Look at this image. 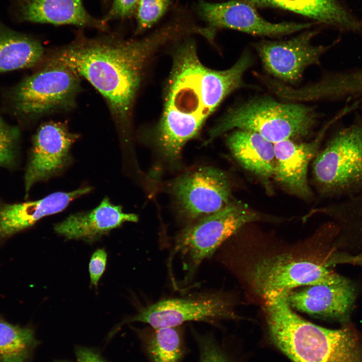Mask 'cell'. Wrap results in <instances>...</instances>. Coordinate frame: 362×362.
<instances>
[{
  "label": "cell",
  "mask_w": 362,
  "mask_h": 362,
  "mask_svg": "<svg viewBox=\"0 0 362 362\" xmlns=\"http://www.w3.org/2000/svg\"><path fill=\"white\" fill-rule=\"evenodd\" d=\"M189 33L187 22L176 15L140 39L125 40L113 35L80 37L54 52L46 64L64 66L89 82L105 99L127 141L134 102L148 63L162 46Z\"/></svg>",
  "instance_id": "6da1fadb"
},
{
  "label": "cell",
  "mask_w": 362,
  "mask_h": 362,
  "mask_svg": "<svg viewBox=\"0 0 362 362\" xmlns=\"http://www.w3.org/2000/svg\"><path fill=\"white\" fill-rule=\"evenodd\" d=\"M172 64L157 128L169 138L186 143L199 134L218 105L209 89L206 66L199 59L193 41L179 46Z\"/></svg>",
  "instance_id": "7a4b0ae2"
},
{
  "label": "cell",
  "mask_w": 362,
  "mask_h": 362,
  "mask_svg": "<svg viewBox=\"0 0 362 362\" xmlns=\"http://www.w3.org/2000/svg\"><path fill=\"white\" fill-rule=\"evenodd\" d=\"M318 118L313 107L302 103L255 97L230 109L211 129L209 140L237 129L258 133L275 144L307 136Z\"/></svg>",
  "instance_id": "3957f363"
},
{
  "label": "cell",
  "mask_w": 362,
  "mask_h": 362,
  "mask_svg": "<svg viewBox=\"0 0 362 362\" xmlns=\"http://www.w3.org/2000/svg\"><path fill=\"white\" fill-rule=\"evenodd\" d=\"M313 169L324 194L347 198L362 192V119L334 134L315 156Z\"/></svg>",
  "instance_id": "277c9868"
},
{
  "label": "cell",
  "mask_w": 362,
  "mask_h": 362,
  "mask_svg": "<svg viewBox=\"0 0 362 362\" xmlns=\"http://www.w3.org/2000/svg\"><path fill=\"white\" fill-rule=\"evenodd\" d=\"M259 217L245 206L230 203L187 225L175 237L172 249L183 259L186 279H191L203 261L211 257L240 228Z\"/></svg>",
  "instance_id": "5b68a950"
},
{
  "label": "cell",
  "mask_w": 362,
  "mask_h": 362,
  "mask_svg": "<svg viewBox=\"0 0 362 362\" xmlns=\"http://www.w3.org/2000/svg\"><path fill=\"white\" fill-rule=\"evenodd\" d=\"M79 88V76L71 70L46 64L10 89L6 98L15 116L30 120L72 106Z\"/></svg>",
  "instance_id": "8992f818"
},
{
  "label": "cell",
  "mask_w": 362,
  "mask_h": 362,
  "mask_svg": "<svg viewBox=\"0 0 362 362\" xmlns=\"http://www.w3.org/2000/svg\"><path fill=\"white\" fill-rule=\"evenodd\" d=\"M236 318L233 302L229 295L218 291H204L184 297L164 299L142 308L137 314L120 323L111 333L115 335L122 325L133 322L160 328L179 326L189 321L215 324Z\"/></svg>",
  "instance_id": "52a82bcc"
},
{
  "label": "cell",
  "mask_w": 362,
  "mask_h": 362,
  "mask_svg": "<svg viewBox=\"0 0 362 362\" xmlns=\"http://www.w3.org/2000/svg\"><path fill=\"white\" fill-rule=\"evenodd\" d=\"M171 193L179 215L188 225L228 205L231 184L222 170L202 166L174 180Z\"/></svg>",
  "instance_id": "ba28073f"
},
{
  "label": "cell",
  "mask_w": 362,
  "mask_h": 362,
  "mask_svg": "<svg viewBox=\"0 0 362 362\" xmlns=\"http://www.w3.org/2000/svg\"><path fill=\"white\" fill-rule=\"evenodd\" d=\"M249 279L253 289L262 296L270 291H291L302 286L336 284L346 278L326 264L283 254L259 260L251 269Z\"/></svg>",
  "instance_id": "9c48e42d"
},
{
  "label": "cell",
  "mask_w": 362,
  "mask_h": 362,
  "mask_svg": "<svg viewBox=\"0 0 362 362\" xmlns=\"http://www.w3.org/2000/svg\"><path fill=\"white\" fill-rule=\"evenodd\" d=\"M315 30L306 31L284 41H261L254 44L265 71L273 78L293 86L300 82L305 69L319 65L331 46H314Z\"/></svg>",
  "instance_id": "30bf717a"
},
{
  "label": "cell",
  "mask_w": 362,
  "mask_h": 362,
  "mask_svg": "<svg viewBox=\"0 0 362 362\" xmlns=\"http://www.w3.org/2000/svg\"><path fill=\"white\" fill-rule=\"evenodd\" d=\"M79 137L61 122L39 127L33 137L24 175L26 198L35 184L59 175L72 163L71 148Z\"/></svg>",
  "instance_id": "8fae6325"
},
{
  "label": "cell",
  "mask_w": 362,
  "mask_h": 362,
  "mask_svg": "<svg viewBox=\"0 0 362 362\" xmlns=\"http://www.w3.org/2000/svg\"><path fill=\"white\" fill-rule=\"evenodd\" d=\"M196 11L213 36L217 29L228 28L257 36H279L303 31L312 25L311 23L268 22L253 6L240 0L224 2L199 0Z\"/></svg>",
  "instance_id": "7c38bea8"
},
{
  "label": "cell",
  "mask_w": 362,
  "mask_h": 362,
  "mask_svg": "<svg viewBox=\"0 0 362 362\" xmlns=\"http://www.w3.org/2000/svg\"><path fill=\"white\" fill-rule=\"evenodd\" d=\"M349 113V109L345 107L325 124L316 138L310 142L296 143L288 139L274 144L276 179L294 194L304 198L309 197L311 193L307 182L309 163L318 153L329 128Z\"/></svg>",
  "instance_id": "4fadbf2b"
},
{
  "label": "cell",
  "mask_w": 362,
  "mask_h": 362,
  "mask_svg": "<svg viewBox=\"0 0 362 362\" xmlns=\"http://www.w3.org/2000/svg\"><path fill=\"white\" fill-rule=\"evenodd\" d=\"M355 297L354 286L346 279L336 284L311 285L289 291L288 300L293 309L322 318L344 321L349 317Z\"/></svg>",
  "instance_id": "5bb4252c"
},
{
  "label": "cell",
  "mask_w": 362,
  "mask_h": 362,
  "mask_svg": "<svg viewBox=\"0 0 362 362\" xmlns=\"http://www.w3.org/2000/svg\"><path fill=\"white\" fill-rule=\"evenodd\" d=\"M90 187L71 192H57L32 201L7 203L0 201V241L36 223L42 218L59 213L76 199L89 193Z\"/></svg>",
  "instance_id": "9a60e30c"
},
{
  "label": "cell",
  "mask_w": 362,
  "mask_h": 362,
  "mask_svg": "<svg viewBox=\"0 0 362 362\" xmlns=\"http://www.w3.org/2000/svg\"><path fill=\"white\" fill-rule=\"evenodd\" d=\"M138 220L137 215L124 213L121 206L113 204L106 197L92 210L69 215L56 223L54 230L68 239L93 242L125 222Z\"/></svg>",
  "instance_id": "2e32d148"
},
{
  "label": "cell",
  "mask_w": 362,
  "mask_h": 362,
  "mask_svg": "<svg viewBox=\"0 0 362 362\" xmlns=\"http://www.w3.org/2000/svg\"><path fill=\"white\" fill-rule=\"evenodd\" d=\"M20 16L26 21L56 25H72L105 31L108 23L93 17L82 0H18Z\"/></svg>",
  "instance_id": "e0dca14e"
},
{
  "label": "cell",
  "mask_w": 362,
  "mask_h": 362,
  "mask_svg": "<svg viewBox=\"0 0 362 362\" xmlns=\"http://www.w3.org/2000/svg\"><path fill=\"white\" fill-rule=\"evenodd\" d=\"M234 157L246 169L268 181L274 175L276 158L274 145L258 133L237 129L227 140Z\"/></svg>",
  "instance_id": "ac0fdd59"
},
{
  "label": "cell",
  "mask_w": 362,
  "mask_h": 362,
  "mask_svg": "<svg viewBox=\"0 0 362 362\" xmlns=\"http://www.w3.org/2000/svg\"><path fill=\"white\" fill-rule=\"evenodd\" d=\"M252 6L288 10L344 31L354 21L353 15L337 0H240Z\"/></svg>",
  "instance_id": "d6986e66"
},
{
  "label": "cell",
  "mask_w": 362,
  "mask_h": 362,
  "mask_svg": "<svg viewBox=\"0 0 362 362\" xmlns=\"http://www.w3.org/2000/svg\"><path fill=\"white\" fill-rule=\"evenodd\" d=\"M44 53L39 41L0 24V73L32 67Z\"/></svg>",
  "instance_id": "ffe728a7"
},
{
  "label": "cell",
  "mask_w": 362,
  "mask_h": 362,
  "mask_svg": "<svg viewBox=\"0 0 362 362\" xmlns=\"http://www.w3.org/2000/svg\"><path fill=\"white\" fill-rule=\"evenodd\" d=\"M150 362H180L185 352L181 326L142 329L132 327Z\"/></svg>",
  "instance_id": "44dd1931"
},
{
  "label": "cell",
  "mask_w": 362,
  "mask_h": 362,
  "mask_svg": "<svg viewBox=\"0 0 362 362\" xmlns=\"http://www.w3.org/2000/svg\"><path fill=\"white\" fill-rule=\"evenodd\" d=\"M40 343L32 326L12 324L0 316V362H31Z\"/></svg>",
  "instance_id": "7402d4cb"
},
{
  "label": "cell",
  "mask_w": 362,
  "mask_h": 362,
  "mask_svg": "<svg viewBox=\"0 0 362 362\" xmlns=\"http://www.w3.org/2000/svg\"><path fill=\"white\" fill-rule=\"evenodd\" d=\"M20 130L7 123L0 116V167H16L20 157Z\"/></svg>",
  "instance_id": "603a6c76"
},
{
  "label": "cell",
  "mask_w": 362,
  "mask_h": 362,
  "mask_svg": "<svg viewBox=\"0 0 362 362\" xmlns=\"http://www.w3.org/2000/svg\"><path fill=\"white\" fill-rule=\"evenodd\" d=\"M169 5L170 0H139L136 11L135 34L152 27L164 15Z\"/></svg>",
  "instance_id": "cb8c5ba5"
},
{
  "label": "cell",
  "mask_w": 362,
  "mask_h": 362,
  "mask_svg": "<svg viewBox=\"0 0 362 362\" xmlns=\"http://www.w3.org/2000/svg\"><path fill=\"white\" fill-rule=\"evenodd\" d=\"M194 334L199 348V362H231L212 336Z\"/></svg>",
  "instance_id": "d4e9b609"
},
{
  "label": "cell",
  "mask_w": 362,
  "mask_h": 362,
  "mask_svg": "<svg viewBox=\"0 0 362 362\" xmlns=\"http://www.w3.org/2000/svg\"><path fill=\"white\" fill-rule=\"evenodd\" d=\"M139 1L113 0L109 12L102 19L108 23L111 20L131 17L136 13Z\"/></svg>",
  "instance_id": "484cf974"
},
{
  "label": "cell",
  "mask_w": 362,
  "mask_h": 362,
  "mask_svg": "<svg viewBox=\"0 0 362 362\" xmlns=\"http://www.w3.org/2000/svg\"><path fill=\"white\" fill-rule=\"evenodd\" d=\"M107 254L104 249H98L92 254L89 263V273L91 285L97 286L105 269Z\"/></svg>",
  "instance_id": "4316f807"
},
{
  "label": "cell",
  "mask_w": 362,
  "mask_h": 362,
  "mask_svg": "<svg viewBox=\"0 0 362 362\" xmlns=\"http://www.w3.org/2000/svg\"><path fill=\"white\" fill-rule=\"evenodd\" d=\"M76 362H109L96 348L82 345L74 347Z\"/></svg>",
  "instance_id": "83f0119b"
},
{
  "label": "cell",
  "mask_w": 362,
  "mask_h": 362,
  "mask_svg": "<svg viewBox=\"0 0 362 362\" xmlns=\"http://www.w3.org/2000/svg\"><path fill=\"white\" fill-rule=\"evenodd\" d=\"M53 362H70L69 360L66 359H56Z\"/></svg>",
  "instance_id": "f1b7e54d"
}]
</instances>
